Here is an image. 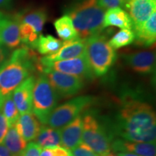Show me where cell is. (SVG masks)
<instances>
[{
    "label": "cell",
    "mask_w": 156,
    "mask_h": 156,
    "mask_svg": "<svg viewBox=\"0 0 156 156\" xmlns=\"http://www.w3.org/2000/svg\"><path fill=\"white\" fill-rule=\"evenodd\" d=\"M134 41L139 46L149 47L155 44L156 39V12H153L140 28L134 29Z\"/></svg>",
    "instance_id": "cell-18"
},
{
    "label": "cell",
    "mask_w": 156,
    "mask_h": 156,
    "mask_svg": "<svg viewBox=\"0 0 156 156\" xmlns=\"http://www.w3.org/2000/svg\"><path fill=\"white\" fill-rule=\"evenodd\" d=\"M134 34L131 29H122L114 35L108 44L114 50L128 46L134 41Z\"/></svg>",
    "instance_id": "cell-26"
},
{
    "label": "cell",
    "mask_w": 156,
    "mask_h": 156,
    "mask_svg": "<svg viewBox=\"0 0 156 156\" xmlns=\"http://www.w3.org/2000/svg\"><path fill=\"white\" fill-rule=\"evenodd\" d=\"M43 67L50 68L60 73L77 76L83 79H92L95 76L90 67L85 54L77 58L51 62Z\"/></svg>",
    "instance_id": "cell-9"
},
{
    "label": "cell",
    "mask_w": 156,
    "mask_h": 156,
    "mask_svg": "<svg viewBox=\"0 0 156 156\" xmlns=\"http://www.w3.org/2000/svg\"><path fill=\"white\" fill-rule=\"evenodd\" d=\"M35 142L42 149L51 147L61 146L60 129H54L48 126H41Z\"/></svg>",
    "instance_id": "cell-22"
},
{
    "label": "cell",
    "mask_w": 156,
    "mask_h": 156,
    "mask_svg": "<svg viewBox=\"0 0 156 156\" xmlns=\"http://www.w3.org/2000/svg\"><path fill=\"white\" fill-rule=\"evenodd\" d=\"M116 129L123 140L155 143V111L147 103L129 99L124 102L119 113Z\"/></svg>",
    "instance_id": "cell-1"
},
{
    "label": "cell",
    "mask_w": 156,
    "mask_h": 156,
    "mask_svg": "<svg viewBox=\"0 0 156 156\" xmlns=\"http://www.w3.org/2000/svg\"><path fill=\"white\" fill-rule=\"evenodd\" d=\"M83 132V116L80 115L73 122L60 129L61 146L66 149H73L82 142Z\"/></svg>",
    "instance_id": "cell-16"
},
{
    "label": "cell",
    "mask_w": 156,
    "mask_h": 156,
    "mask_svg": "<svg viewBox=\"0 0 156 156\" xmlns=\"http://www.w3.org/2000/svg\"><path fill=\"white\" fill-rule=\"evenodd\" d=\"M153 1H156V0H153Z\"/></svg>",
    "instance_id": "cell-38"
},
{
    "label": "cell",
    "mask_w": 156,
    "mask_h": 156,
    "mask_svg": "<svg viewBox=\"0 0 156 156\" xmlns=\"http://www.w3.org/2000/svg\"><path fill=\"white\" fill-rule=\"evenodd\" d=\"M12 2V0H0V9L8 8Z\"/></svg>",
    "instance_id": "cell-34"
},
{
    "label": "cell",
    "mask_w": 156,
    "mask_h": 156,
    "mask_svg": "<svg viewBox=\"0 0 156 156\" xmlns=\"http://www.w3.org/2000/svg\"><path fill=\"white\" fill-rule=\"evenodd\" d=\"M58 96L47 77L41 74L36 79L33 90L32 112L41 124H47L48 117L57 105Z\"/></svg>",
    "instance_id": "cell-5"
},
{
    "label": "cell",
    "mask_w": 156,
    "mask_h": 156,
    "mask_svg": "<svg viewBox=\"0 0 156 156\" xmlns=\"http://www.w3.org/2000/svg\"><path fill=\"white\" fill-rule=\"evenodd\" d=\"M0 42L9 49L17 48L20 45V23L16 15H5L0 25Z\"/></svg>",
    "instance_id": "cell-13"
},
{
    "label": "cell",
    "mask_w": 156,
    "mask_h": 156,
    "mask_svg": "<svg viewBox=\"0 0 156 156\" xmlns=\"http://www.w3.org/2000/svg\"><path fill=\"white\" fill-rule=\"evenodd\" d=\"M99 156H118L117 155H115L114 153H112L111 152H109L108 153H106L104 154V155H99Z\"/></svg>",
    "instance_id": "cell-36"
},
{
    "label": "cell",
    "mask_w": 156,
    "mask_h": 156,
    "mask_svg": "<svg viewBox=\"0 0 156 156\" xmlns=\"http://www.w3.org/2000/svg\"><path fill=\"white\" fill-rule=\"evenodd\" d=\"M62 45V42L61 41L54 38V36H50V35H47V36L40 35L37 41L36 49H37L41 54L49 55L57 51Z\"/></svg>",
    "instance_id": "cell-24"
},
{
    "label": "cell",
    "mask_w": 156,
    "mask_h": 156,
    "mask_svg": "<svg viewBox=\"0 0 156 156\" xmlns=\"http://www.w3.org/2000/svg\"><path fill=\"white\" fill-rule=\"evenodd\" d=\"M124 5L132 20V30L141 27L156 12V1L153 0H125Z\"/></svg>",
    "instance_id": "cell-11"
},
{
    "label": "cell",
    "mask_w": 156,
    "mask_h": 156,
    "mask_svg": "<svg viewBox=\"0 0 156 156\" xmlns=\"http://www.w3.org/2000/svg\"><path fill=\"white\" fill-rule=\"evenodd\" d=\"M54 25L58 37L64 41L80 38L73 21L67 15H63L60 18L56 20Z\"/></svg>",
    "instance_id": "cell-23"
},
{
    "label": "cell",
    "mask_w": 156,
    "mask_h": 156,
    "mask_svg": "<svg viewBox=\"0 0 156 156\" xmlns=\"http://www.w3.org/2000/svg\"><path fill=\"white\" fill-rule=\"evenodd\" d=\"M0 156H12L7 148L2 144H0Z\"/></svg>",
    "instance_id": "cell-33"
},
{
    "label": "cell",
    "mask_w": 156,
    "mask_h": 156,
    "mask_svg": "<svg viewBox=\"0 0 156 156\" xmlns=\"http://www.w3.org/2000/svg\"><path fill=\"white\" fill-rule=\"evenodd\" d=\"M15 15L19 23L28 25L39 36L48 19L47 12L43 8L25 11Z\"/></svg>",
    "instance_id": "cell-19"
},
{
    "label": "cell",
    "mask_w": 156,
    "mask_h": 156,
    "mask_svg": "<svg viewBox=\"0 0 156 156\" xmlns=\"http://www.w3.org/2000/svg\"><path fill=\"white\" fill-rule=\"evenodd\" d=\"M2 143L12 156L20 155L27 145V142L17 131L15 124L9 126Z\"/></svg>",
    "instance_id": "cell-21"
},
{
    "label": "cell",
    "mask_w": 156,
    "mask_h": 156,
    "mask_svg": "<svg viewBox=\"0 0 156 156\" xmlns=\"http://www.w3.org/2000/svg\"><path fill=\"white\" fill-rule=\"evenodd\" d=\"M1 109L4 116L7 120L9 127L15 125L19 119L20 113L13 101L12 93L5 98Z\"/></svg>",
    "instance_id": "cell-25"
},
{
    "label": "cell",
    "mask_w": 156,
    "mask_h": 156,
    "mask_svg": "<svg viewBox=\"0 0 156 156\" xmlns=\"http://www.w3.org/2000/svg\"><path fill=\"white\" fill-rule=\"evenodd\" d=\"M111 148L119 153H134L141 156H155V143L137 142L119 139L111 143Z\"/></svg>",
    "instance_id": "cell-15"
},
{
    "label": "cell",
    "mask_w": 156,
    "mask_h": 156,
    "mask_svg": "<svg viewBox=\"0 0 156 156\" xmlns=\"http://www.w3.org/2000/svg\"><path fill=\"white\" fill-rule=\"evenodd\" d=\"M40 156H73L71 152L62 146L42 149Z\"/></svg>",
    "instance_id": "cell-27"
},
{
    "label": "cell",
    "mask_w": 156,
    "mask_h": 156,
    "mask_svg": "<svg viewBox=\"0 0 156 156\" xmlns=\"http://www.w3.org/2000/svg\"><path fill=\"white\" fill-rule=\"evenodd\" d=\"M4 16H5V15H4L3 13H2L1 12H0V25H1V22H2V20Z\"/></svg>",
    "instance_id": "cell-37"
},
{
    "label": "cell",
    "mask_w": 156,
    "mask_h": 156,
    "mask_svg": "<svg viewBox=\"0 0 156 156\" xmlns=\"http://www.w3.org/2000/svg\"><path fill=\"white\" fill-rule=\"evenodd\" d=\"M104 9L97 0H80L67 11L80 38L85 40L101 34L103 28Z\"/></svg>",
    "instance_id": "cell-3"
},
{
    "label": "cell",
    "mask_w": 156,
    "mask_h": 156,
    "mask_svg": "<svg viewBox=\"0 0 156 156\" xmlns=\"http://www.w3.org/2000/svg\"><path fill=\"white\" fill-rule=\"evenodd\" d=\"M123 58L136 73L142 75L153 74L155 71V53L154 51H141L125 54Z\"/></svg>",
    "instance_id": "cell-12"
},
{
    "label": "cell",
    "mask_w": 156,
    "mask_h": 156,
    "mask_svg": "<svg viewBox=\"0 0 156 156\" xmlns=\"http://www.w3.org/2000/svg\"><path fill=\"white\" fill-rule=\"evenodd\" d=\"M42 148L35 142H30L26 145L20 156H40Z\"/></svg>",
    "instance_id": "cell-29"
},
{
    "label": "cell",
    "mask_w": 156,
    "mask_h": 156,
    "mask_svg": "<svg viewBox=\"0 0 156 156\" xmlns=\"http://www.w3.org/2000/svg\"><path fill=\"white\" fill-rule=\"evenodd\" d=\"M70 152L73 156H99L83 142H81L73 149L70 150Z\"/></svg>",
    "instance_id": "cell-28"
},
{
    "label": "cell",
    "mask_w": 156,
    "mask_h": 156,
    "mask_svg": "<svg viewBox=\"0 0 156 156\" xmlns=\"http://www.w3.org/2000/svg\"><path fill=\"white\" fill-rule=\"evenodd\" d=\"M15 127L25 141L30 142L36 139L41 126L37 117L30 112L20 115Z\"/></svg>",
    "instance_id": "cell-17"
},
{
    "label": "cell",
    "mask_w": 156,
    "mask_h": 156,
    "mask_svg": "<svg viewBox=\"0 0 156 156\" xmlns=\"http://www.w3.org/2000/svg\"><path fill=\"white\" fill-rule=\"evenodd\" d=\"M36 78L30 76L23 81L12 93V98L20 114L32 112L33 90Z\"/></svg>",
    "instance_id": "cell-14"
},
{
    "label": "cell",
    "mask_w": 156,
    "mask_h": 156,
    "mask_svg": "<svg viewBox=\"0 0 156 156\" xmlns=\"http://www.w3.org/2000/svg\"><path fill=\"white\" fill-rule=\"evenodd\" d=\"M38 69L47 77L54 90L58 95L62 97L73 96L77 94L84 86V79L82 77L41 67L40 64Z\"/></svg>",
    "instance_id": "cell-8"
},
{
    "label": "cell",
    "mask_w": 156,
    "mask_h": 156,
    "mask_svg": "<svg viewBox=\"0 0 156 156\" xmlns=\"http://www.w3.org/2000/svg\"><path fill=\"white\" fill-rule=\"evenodd\" d=\"M97 2L105 11L115 7H122L124 5L125 0H97Z\"/></svg>",
    "instance_id": "cell-30"
},
{
    "label": "cell",
    "mask_w": 156,
    "mask_h": 156,
    "mask_svg": "<svg viewBox=\"0 0 156 156\" xmlns=\"http://www.w3.org/2000/svg\"><path fill=\"white\" fill-rule=\"evenodd\" d=\"M10 56L9 48L0 42V67L8 60Z\"/></svg>",
    "instance_id": "cell-32"
},
{
    "label": "cell",
    "mask_w": 156,
    "mask_h": 156,
    "mask_svg": "<svg viewBox=\"0 0 156 156\" xmlns=\"http://www.w3.org/2000/svg\"><path fill=\"white\" fill-rule=\"evenodd\" d=\"M93 100V96L83 95L64 103L52 112L46 124L54 129H62L80 116L84 109L92 104Z\"/></svg>",
    "instance_id": "cell-7"
},
{
    "label": "cell",
    "mask_w": 156,
    "mask_h": 156,
    "mask_svg": "<svg viewBox=\"0 0 156 156\" xmlns=\"http://www.w3.org/2000/svg\"><path fill=\"white\" fill-rule=\"evenodd\" d=\"M82 142L90 147L98 155L111 152V140L106 130L95 116L86 114L83 116Z\"/></svg>",
    "instance_id": "cell-6"
},
{
    "label": "cell",
    "mask_w": 156,
    "mask_h": 156,
    "mask_svg": "<svg viewBox=\"0 0 156 156\" xmlns=\"http://www.w3.org/2000/svg\"><path fill=\"white\" fill-rule=\"evenodd\" d=\"M110 26L132 30V22L126 11L120 7H115L106 10L103 17V28Z\"/></svg>",
    "instance_id": "cell-20"
},
{
    "label": "cell",
    "mask_w": 156,
    "mask_h": 156,
    "mask_svg": "<svg viewBox=\"0 0 156 156\" xmlns=\"http://www.w3.org/2000/svg\"><path fill=\"white\" fill-rule=\"evenodd\" d=\"M118 156H141L139 155H136V154L134 153H119L117 154Z\"/></svg>",
    "instance_id": "cell-35"
},
{
    "label": "cell",
    "mask_w": 156,
    "mask_h": 156,
    "mask_svg": "<svg viewBox=\"0 0 156 156\" xmlns=\"http://www.w3.org/2000/svg\"><path fill=\"white\" fill-rule=\"evenodd\" d=\"M38 68L34 51L27 46L19 48L11 54L0 67V109L5 98Z\"/></svg>",
    "instance_id": "cell-2"
},
{
    "label": "cell",
    "mask_w": 156,
    "mask_h": 156,
    "mask_svg": "<svg viewBox=\"0 0 156 156\" xmlns=\"http://www.w3.org/2000/svg\"><path fill=\"white\" fill-rule=\"evenodd\" d=\"M85 55L93 74L98 77L104 75L116 61V51L101 34L85 39Z\"/></svg>",
    "instance_id": "cell-4"
},
{
    "label": "cell",
    "mask_w": 156,
    "mask_h": 156,
    "mask_svg": "<svg viewBox=\"0 0 156 156\" xmlns=\"http://www.w3.org/2000/svg\"><path fill=\"white\" fill-rule=\"evenodd\" d=\"M8 129L9 126L7 120L4 116L2 109H0V144H2L3 140L8 131Z\"/></svg>",
    "instance_id": "cell-31"
},
{
    "label": "cell",
    "mask_w": 156,
    "mask_h": 156,
    "mask_svg": "<svg viewBox=\"0 0 156 156\" xmlns=\"http://www.w3.org/2000/svg\"><path fill=\"white\" fill-rule=\"evenodd\" d=\"M85 54V40L77 38L62 43V46L55 53L43 56L39 59V64L44 67L46 64L54 62L62 61L79 57Z\"/></svg>",
    "instance_id": "cell-10"
}]
</instances>
